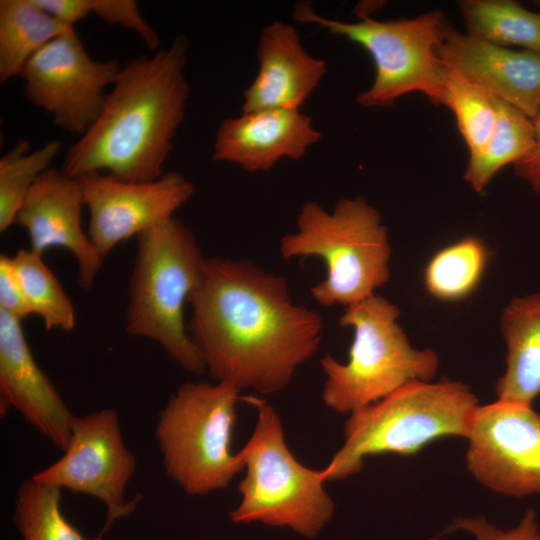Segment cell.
<instances>
[{
	"label": "cell",
	"instance_id": "cell-13",
	"mask_svg": "<svg viewBox=\"0 0 540 540\" xmlns=\"http://www.w3.org/2000/svg\"><path fill=\"white\" fill-rule=\"evenodd\" d=\"M78 178L89 212L87 235L103 258L119 243L172 219L195 192L194 184L175 171L147 182L122 181L105 173Z\"/></svg>",
	"mask_w": 540,
	"mask_h": 540
},
{
	"label": "cell",
	"instance_id": "cell-11",
	"mask_svg": "<svg viewBox=\"0 0 540 540\" xmlns=\"http://www.w3.org/2000/svg\"><path fill=\"white\" fill-rule=\"evenodd\" d=\"M63 456L31 478L101 500L106 520L100 533L114 521L131 514L139 496L125 500L126 487L136 471V457L121 434L119 416L105 408L76 417L70 442Z\"/></svg>",
	"mask_w": 540,
	"mask_h": 540
},
{
	"label": "cell",
	"instance_id": "cell-5",
	"mask_svg": "<svg viewBox=\"0 0 540 540\" xmlns=\"http://www.w3.org/2000/svg\"><path fill=\"white\" fill-rule=\"evenodd\" d=\"M281 256L318 257L326 277L311 287L322 306H351L375 295L390 279L391 245L379 211L362 196L340 199L331 212L318 202L301 207L296 231L280 240Z\"/></svg>",
	"mask_w": 540,
	"mask_h": 540
},
{
	"label": "cell",
	"instance_id": "cell-29",
	"mask_svg": "<svg viewBox=\"0 0 540 540\" xmlns=\"http://www.w3.org/2000/svg\"><path fill=\"white\" fill-rule=\"evenodd\" d=\"M92 14L134 31L150 50H156L160 44L157 32L146 22L134 0H92Z\"/></svg>",
	"mask_w": 540,
	"mask_h": 540
},
{
	"label": "cell",
	"instance_id": "cell-15",
	"mask_svg": "<svg viewBox=\"0 0 540 540\" xmlns=\"http://www.w3.org/2000/svg\"><path fill=\"white\" fill-rule=\"evenodd\" d=\"M21 319L0 310V414L10 408L65 451L76 416L37 364Z\"/></svg>",
	"mask_w": 540,
	"mask_h": 540
},
{
	"label": "cell",
	"instance_id": "cell-27",
	"mask_svg": "<svg viewBox=\"0 0 540 540\" xmlns=\"http://www.w3.org/2000/svg\"><path fill=\"white\" fill-rule=\"evenodd\" d=\"M62 148L58 139L47 141L31 151L27 139H19L0 158V232L16 222V216L28 191L49 168Z\"/></svg>",
	"mask_w": 540,
	"mask_h": 540
},
{
	"label": "cell",
	"instance_id": "cell-21",
	"mask_svg": "<svg viewBox=\"0 0 540 540\" xmlns=\"http://www.w3.org/2000/svg\"><path fill=\"white\" fill-rule=\"evenodd\" d=\"M466 34L503 47L540 52V9L513 0L459 1Z\"/></svg>",
	"mask_w": 540,
	"mask_h": 540
},
{
	"label": "cell",
	"instance_id": "cell-9",
	"mask_svg": "<svg viewBox=\"0 0 540 540\" xmlns=\"http://www.w3.org/2000/svg\"><path fill=\"white\" fill-rule=\"evenodd\" d=\"M293 17L297 22L315 24L331 35L342 36L370 54L375 67L374 80L357 96L359 105L388 107L412 92L440 104L443 64L437 49L447 25L441 11L388 21L361 17L349 23L323 17L308 2H302L295 7Z\"/></svg>",
	"mask_w": 540,
	"mask_h": 540
},
{
	"label": "cell",
	"instance_id": "cell-2",
	"mask_svg": "<svg viewBox=\"0 0 540 540\" xmlns=\"http://www.w3.org/2000/svg\"><path fill=\"white\" fill-rule=\"evenodd\" d=\"M189 42L178 35L152 56L129 59L92 126L72 144L62 170L73 177L105 173L118 180L160 178L190 94L184 76Z\"/></svg>",
	"mask_w": 540,
	"mask_h": 540
},
{
	"label": "cell",
	"instance_id": "cell-17",
	"mask_svg": "<svg viewBox=\"0 0 540 540\" xmlns=\"http://www.w3.org/2000/svg\"><path fill=\"white\" fill-rule=\"evenodd\" d=\"M321 133L296 109H268L227 118L219 126L213 160L248 172L270 170L280 159H301Z\"/></svg>",
	"mask_w": 540,
	"mask_h": 540
},
{
	"label": "cell",
	"instance_id": "cell-24",
	"mask_svg": "<svg viewBox=\"0 0 540 540\" xmlns=\"http://www.w3.org/2000/svg\"><path fill=\"white\" fill-rule=\"evenodd\" d=\"M441 85L440 104L454 114L469 156L478 153L494 130L498 116L497 99L459 71L445 65Z\"/></svg>",
	"mask_w": 540,
	"mask_h": 540
},
{
	"label": "cell",
	"instance_id": "cell-8",
	"mask_svg": "<svg viewBox=\"0 0 540 540\" xmlns=\"http://www.w3.org/2000/svg\"><path fill=\"white\" fill-rule=\"evenodd\" d=\"M236 387L220 382H184L159 413L155 426L167 476L190 496L226 488L244 471L240 452L232 451Z\"/></svg>",
	"mask_w": 540,
	"mask_h": 540
},
{
	"label": "cell",
	"instance_id": "cell-23",
	"mask_svg": "<svg viewBox=\"0 0 540 540\" xmlns=\"http://www.w3.org/2000/svg\"><path fill=\"white\" fill-rule=\"evenodd\" d=\"M490 258L484 242L467 236L437 251L423 272L425 289L444 302L463 300L480 285Z\"/></svg>",
	"mask_w": 540,
	"mask_h": 540
},
{
	"label": "cell",
	"instance_id": "cell-33",
	"mask_svg": "<svg viewBox=\"0 0 540 540\" xmlns=\"http://www.w3.org/2000/svg\"><path fill=\"white\" fill-rule=\"evenodd\" d=\"M537 6L540 9V1L537 2Z\"/></svg>",
	"mask_w": 540,
	"mask_h": 540
},
{
	"label": "cell",
	"instance_id": "cell-6",
	"mask_svg": "<svg viewBox=\"0 0 540 540\" xmlns=\"http://www.w3.org/2000/svg\"><path fill=\"white\" fill-rule=\"evenodd\" d=\"M399 315L394 303L377 294L346 307L339 324L353 330L348 360L341 363L330 354L320 360L322 400L329 409L350 414L410 382L434 378L439 356L412 347Z\"/></svg>",
	"mask_w": 540,
	"mask_h": 540
},
{
	"label": "cell",
	"instance_id": "cell-16",
	"mask_svg": "<svg viewBox=\"0 0 540 540\" xmlns=\"http://www.w3.org/2000/svg\"><path fill=\"white\" fill-rule=\"evenodd\" d=\"M451 67L533 119L540 109V52L503 47L446 25L437 49Z\"/></svg>",
	"mask_w": 540,
	"mask_h": 540
},
{
	"label": "cell",
	"instance_id": "cell-31",
	"mask_svg": "<svg viewBox=\"0 0 540 540\" xmlns=\"http://www.w3.org/2000/svg\"><path fill=\"white\" fill-rule=\"evenodd\" d=\"M47 13L61 23L74 25L92 14V0H35Z\"/></svg>",
	"mask_w": 540,
	"mask_h": 540
},
{
	"label": "cell",
	"instance_id": "cell-32",
	"mask_svg": "<svg viewBox=\"0 0 540 540\" xmlns=\"http://www.w3.org/2000/svg\"><path fill=\"white\" fill-rule=\"evenodd\" d=\"M536 133V144L529 155L513 165L515 174L540 195V109L532 119Z\"/></svg>",
	"mask_w": 540,
	"mask_h": 540
},
{
	"label": "cell",
	"instance_id": "cell-28",
	"mask_svg": "<svg viewBox=\"0 0 540 540\" xmlns=\"http://www.w3.org/2000/svg\"><path fill=\"white\" fill-rule=\"evenodd\" d=\"M455 531H465L475 540H540V527L533 509H528L516 526L506 530L490 523L484 516L476 515L454 519L440 535Z\"/></svg>",
	"mask_w": 540,
	"mask_h": 540
},
{
	"label": "cell",
	"instance_id": "cell-3",
	"mask_svg": "<svg viewBox=\"0 0 540 540\" xmlns=\"http://www.w3.org/2000/svg\"><path fill=\"white\" fill-rule=\"evenodd\" d=\"M136 240L125 331L158 343L185 371L201 375L207 370L188 333L184 307L207 258L191 229L175 217Z\"/></svg>",
	"mask_w": 540,
	"mask_h": 540
},
{
	"label": "cell",
	"instance_id": "cell-30",
	"mask_svg": "<svg viewBox=\"0 0 540 540\" xmlns=\"http://www.w3.org/2000/svg\"><path fill=\"white\" fill-rule=\"evenodd\" d=\"M0 310L19 319L31 315L13 258L0 255Z\"/></svg>",
	"mask_w": 540,
	"mask_h": 540
},
{
	"label": "cell",
	"instance_id": "cell-4",
	"mask_svg": "<svg viewBox=\"0 0 540 540\" xmlns=\"http://www.w3.org/2000/svg\"><path fill=\"white\" fill-rule=\"evenodd\" d=\"M478 406V398L462 382H410L349 414L344 442L323 469L325 478L353 476L369 456H411L440 438H466Z\"/></svg>",
	"mask_w": 540,
	"mask_h": 540
},
{
	"label": "cell",
	"instance_id": "cell-18",
	"mask_svg": "<svg viewBox=\"0 0 540 540\" xmlns=\"http://www.w3.org/2000/svg\"><path fill=\"white\" fill-rule=\"evenodd\" d=\"M257 60V75L243 93L242 113L299 110L327 70L324 60L313 57L303 48L294 27L281 21L262 29Z\"/></svg>",
	"mask_w": 540,
	"mask_h": 540
},
{
	"label": "cell",
	"instance_id": "cell-10",
	"mask_svg": "<svg viewBox=\"0 0 540 540\" xmlns=\"http://www.w3.org/2000/svg\"><path fill=\"white\" fill-rule=\"evenodd\" d=\"M121 67L116 59L90 57L71 27L36 52L21 77L27 99L50 113L56 126L81 137L98 118Z\"/></svg>",
	"mask_w": 540,
	"mask_h": 540
},
{
	"label": "cell",
	"instance_id": "cell-12",
	"mask_svg": "<svg viewBox=\"0 0 540 540\" xmlns=\"http://www.w3.org/2000/svg\"><path fill=\"white\" fill-rule=\"evenodd\" d=\"M466 438V465L479 483L513 497L540 494V414L531 405H479Z\"/></svg>",
	"mask_w": 540,
	"mask_h": 540
},
{
	"label": "cell",
	"instance_id": "cell-7",
	"mask_svg": "<svg viewBox=\"0 0 540 540\" xmlns=\"http://www.w3.org/2000/svg\"><path fill=\"white\" fill-rule=\"evenodd\" d=\"M257 409L253 432L239 451L244 478L239 505L229 512L237 524L263 523L288 527L306 538L317 536L330 522L335 504L326 492L323 469L297 460L287 445L281 418L271 404L249 398Z\"/></svg>",
	"mask_w": 540,
	"mask_h": 540
},
{
	"label": "cell",
	"instance_id": "cell-1",
	"mask_svg": "<svg viewBox=\"0 0 540 540\" xmlns=\"http://www.w3.org/2000/svg\"><path fill=\"white\" fill-rule=\"evenodd\" d=\"M188 303V333L206 370L240 391H282L322 342L321 315L292 300L284 276L250 260L207 258Z\"/></svg>",
	"mask_w": 540,
	"mask_h": 540
},
{
	"label": "cell",
	"instance_id": "cell-22",
	"mask_svg": "<svg viewBox=\"0 0 540 540\" xmlns=\"http://www.w3.org/2000/svg\"><path fill=\"white\" fill-rule=\"evenodd\" d=\"M497 106L492 135L481 151L469 156L464 173V180L477 193L483 192L502 168L529 155L536 144L531 118L502 100L497 99Z\"/></svg>",
	"mask_w": 540,
	"mask_h": 540
},
{
	"label": "cell",
	"instance_id": "cell-25",
	"mask_svg": "<svg viewBox=\"0 0 540 540\" xmlns=\"http://www.w3.org/2000/svg\"><path fill=\"white\" fill-rule=\"evenodd\" d=\"M27 303L46 330L71 332L76 325L75 307L61 283L46 265L43 254L20 249L12 257Z\"/></svg>",
	"mask_w": 540,
	"mask_h": 540
},
{
	"label": "cell",
	"instance_id": "cell-26",
	"mask_svg": "<svg viewBox=\"0 0 540 540\" xmlns=\"http://www.w3.org/2000/svg\"><path fill=\"white\" fill-rule=\"evenodd\" d=\"M61 490L31 477L20 484L14 521L23 540H90L62 514ZM102 535L92 540H101Z\"/></svg>",
	"mask_w": 540,
	"mask_h": 540
},
{
	"label": "cell",
	"instance_id": "cell-19",
	"mask_svg": "<svg viewBox=\"0 0 540 540\" xmlns=\"http://www.w3.org/2000/svg\"><path fill=\"white\" fill-rule=\"evenodd\" d=\"M506 369L497 380V400L531 405L540 395V291L513 298L502 310Z\"/></svg>",
	"mask_w": 540,
	"mask_h": 540
},
{
	"label": "cell",
	"instance_id": "cell-20",
	"mask_svg": "<svg viewBox=\"0 0 540 540\" xmlns=\"http://www.w3.org/2000/svg\"><path fill=\"white\" fill-rule=\"evenodd\" d=\"M68 28L35 0H1L0 83L21 76L33 55Z\"/></svg>",
	"mask_w": 540,
	"mask_h": 540
},
{
	"label": "cell",
	"instance_id": "cell-14",
	"mask_svg": "<svg viewBox=\"0 0 540 540\" xmlns=\"http://www.w3.org/2000/svg\"><path fill=\"white\" fill-rule=\"evenodd\" d=\"M84 205L79 178L49 168L28 191L16 216L29 237L30 249L44 253L52 247L68 250L77 263V283L89 291L102 269L103 257L84 233Z\"/></svg>",
	"mask_w": 540,
	"mask_h": 540
}]
</instances>
